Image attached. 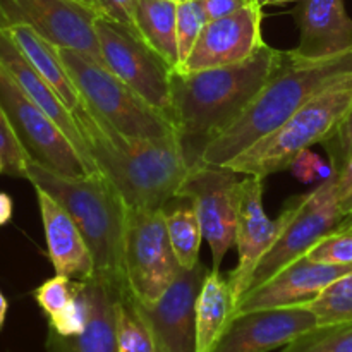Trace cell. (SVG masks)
<instances>
[{
  "mask_svg": "<svg viewBox=\"0 0 352 352\" xmlns=\"http://www.w3.org/2000/svg\"><path fill=\"white\" fill-rule=\"evenodd\" d=\"M322 144L325 146L330 162H332L333 174H337L349 162V158H352V109L346 113L332 136L323 141Z\"/></svg>",
  "mask_w": 352,
  "mask_h": 352,
  "instance_id": "34",
  "label": "cell"
},
{
  "mask_svg": "<svg viewBox=\"0 0 352 352\" xmlns=\"http://www.w3.org/2000/svg\"><path fill=\"white\" fill-rule=\"evenodd\" d=\"M81 2H85V3H89V6H91V0H81Z\"/></svg>",
  "mask_w": 352,
  "mask_h": 352,
  "instance_id": "45",
  "label": "cell"
},
{
  "mask_svg": "<svg viewBox=\"0 0 352 352\" xmlns=\"http://www.w3.org/2000/svg\"><path fill=\"white\" fill-rule=\"evenodd\" d=\"M95 31L103 65L170 119L174 69L136 31L117 21L98 14Z\"/></svg>",
  "mask_w": 352,
  "mask_h": 352,
  "instance_id": "10",
  "label": "cell"
},
{
  "mask_svg": "<svg viewBox=\"0 0 352 352\" xmlns=\"http://www.w3.org/2000/svg\"><path fill=\"white\" fill-rule=\"evenodd\" d=\"M138 2L140 0H91V6L100 16L109 17L136 31Z\"/></svg>",
  "mask_w": 352,
  "mask_h": 352,
  "instance_id": "35",
  "label": "cell"
},
{
  "mask_svg": "<svg viewBox=\"0 0 352 352\" xmlns=\"http://www.w3.org/2000/svg\"><path fill=\"white\" fill-rule=\"evenodd\" d=\"M0 157L3 162V172L7 175L26 179V167L30 164V158L21 146L2 103H0Z\"/></svg>",
  "mask_w": 352,
  "mask_h": 352,
  "instance_id": "32",
  "label": "cell"
},
{
  "mask_svg": "<svg viewBox=\"0 0 352 352\" xmlns=\"http://www.w3.org/2000/svg\"><path fill=\"white\" fill-rule=\"evenodd\" d=\"M0 64L10 72V76L16 79V82L23 88V91L40 109H43L52 117V120L64 131L65 136L71 140V143L74 144L76 150L79 151L81 158L85 160L89 174H100L91 155H89L88 146H86L85 140H82L81 133H79L78 126H76L72 113L69 112L64 102L58 98L54 88L34 71L33 65L21 54V50L16 47L12 38L7 34V31L3 28H0Z\"/></svg>",
  "mask_w": 352,
  "mask_h": 352,
  "instance_id": "21",
  "label": "cell"
},
{
  "mask_svg": "<svg viewBox=\"0 0 352 352\" xmlns=\"http://www.w3.org/2000/svg\"><path fill=\"white\" fill-rule=\"evenodd\" d=\"M203 9H205L208 21L220 19V17L230 16L241 9L260 3V0H201Z\"/></svg>",
  "mask_w": 352,
  "mask_h": 352,
  "instance_id": "37",
  "label": "cell"
},
{
  "mask_svg": "<svg viewBox=\"0 0 352 352\" xmlns=\"http://www.w3.org/2000/svg\"><path fill=\"white\" fill-rule=\"evenodd\" d=\"M26 179L69 212L81 230L95 263V277L126 285L122 263V236L126 203L102 174L65 177L30 162Z\"/></svg>",
  "mask_w": 352,
  "mask_h": 352,
  "instance_id": "4",
  "label": "cell"
},
{
  "mask_svg": "<svg viewBox=\"0 0 352 352\" xmlns=\"http://www.w3.org/2000/svg\"><path fill=\"white\" fill-rule=\"evenodd\" d=\"M126 285L112 284L100 277L85 282L88 299V323L78 336L64 337L48 330L47 352H119L116 332V299Z\"/></svg>",
  "mask_w": 352,
  "mask_h": 352,
  "instance_id": "20",
  "label": "cell"
},
{
  "mask_svg": "<svg viewBox=\"0 0 352 352\" xmlns=\"http://www.w3.org/2000/svg\"><path fill=\"white\" fill-rule=\"evenodd\" d=\"M315 327V315L306 306L241 313L232 316L212 352H270Z\"/></svg>",
  "mask_w": 352,
  "mask_h": 352,
  "instance_id": "16",
  "label": "cell"
},
{
  "mask_svg": "<svg viewBox=\"0 0 352 352\" xmlns=\"http://www.w3.org/2000/svg\"><path fill=\"white\" fill-rule=\"evenodd\" d=\"M287 206V223L278 239L272 244L270 250L256 265L246 292L260 287L292 261L305 256L323 236L332 232L344 219L339 206L333 174L309 195L294 196L289 199Z\"/></svg>",
  "mask_w": 352,
  "mask_h": 352,
  "instance_id": "8",
  "label": "cell"
},
{
  "mask_svg": "<svg viewBox=\"0 0 352 352\" xmlns=\"http://www.w3.org/2000/svg\"><path fill=\"white\" fill-rule=\"evenodd\" d=\"M208 23L201 0H179L177 2V52L179 69L188 60L203 28ZM177 69V71H179Z\"/></svg>",
  "mask_w": 352,
  "mask_h": 352,
  "instance_id": "29",
  "label": "cell"
},
{
  "mask_svg": "<svg viewBox=\"0 0 352 352\" xmlns=\"http://www.w3.org/2000/svg\"><path fill=\"white\" fill-rule=\"evenodd\" d=\"M206 267L201 263L191 270L181 268L177 278L153 305L138 308L153 330L157 347L164 352L196 351V301L201 291Z\"/></svg>",
  "mask_w": 352,
  "mask_h": 352,
  "instance_id": "15",
  "label": "cell"
},
{
  "mask_svg": "<svg viewBox=\"0 0 352 352\" xmlns=\"http://www.w3.org/2000/svg\"><path fill=\"white\" fill-rule=\"evenodd\" d=\"M339 206H340V212H342L344 217H346L347 213L352 212V191L347 192L344 198L339 199Z\"/></svg>",
  "mask_w": 352,
  "mask_h": 352,
  "instance_id": "41",
  "label": "cell"
},
{
  "mask_svg": "<svg viewBox=\"0 0 352 352\" xmlns=\"http://www.w3.org/2000/svg\"><path fill=\"white\" fill-rule=\"evenodd\" d=\"M126 284L141 305H153L181 272L168 239L164 208L126 210L122 236Z\"/></svg>",
  "mask_w": 352,
  "mask_h": 352,
  "instance_id": "7",
  "label": "cell"
},
{
  "mask_svg": "<svg viewBox=\"0 0 352 352\" xmlns=\"http://www.w3.org/2000/svg\"><path fill=\"white\" fill-rule=\"evenodd\" d=\"M306 256L318 263L352 265V229L332 230L323 236Z\"/></svg>",
  "mask_w": 352,
  "mask_h": 352,
  "instance_id": "33",
  "label": "cell"
},
{
  "mask_svg": "<svg viewBox=\"0 0 352 352\" xmlns=\"http://www.w3.org/2000/svg\"><path fill=\"white\" fill-rule=\"evenodd\" d=\"M82 100L120 133L150 140L175 138L174 124L103 64L72 48H57Z\"/></svg>",
  "mask_w": 352,
  "mask_h": 352,
  "instance_id": "6",
  "label": "cell"
},
{
  "mask_svg": "<svg viewBox=\"0 0 352 352\" xmlns=\"http://www.w3.org/2000/svg\"><path fill=\"white\" fill-rule=\"evenodd\" d=\"M291 2H302V0H260L261 6H284V3H291Z\"/></svg>",
  "mask_w": 352,
  "mask_h": 352,
  "instance_id": "43",
  "label": "cell"
},
{
  "mask_svg": "<svg viewBox=\"0 0 352 352\" xmlns=\"http://www.w3.org/2000/svg\"><path fill=\"white\" fill-rule=\"evenodd\" d=\"M347 229H352V212L347 213V215L340 220L339 226H337L333 230H347Z\"/></svg>",
  "mask_w": 352,
  "mask_h": 352,
  "instance_id": "42",
  "label": "cell"
},
{
  "mask_svg": "<svg viewBox=\"0 0 352 352\" xmlns=\"http://www.w3.org/2000/svg\"><path fill=\"white\" fill-rule=\"evenodd\" d=\"M336 175V189H337V196L344 198L347 192L352 191V158H349L346 165L340 168Z\"/></svg>",
  "mask_w": 352,
  "mask_h": 352,
  "instance_id": "38",
  "label": "cell"
},
{
  "mask_svg": "<svg viewBox=\"0 0 352 352\" xmlns=\"http://www.w3.org/2000/svg\"><path fill=\"white\" fill-rule=\"evenodd\" d=\"M96 17L95 7L81 0H0V28L26 24L57 48H72L103 64Z\"/></svg>",
  "mask_w": 352,
  "mask_h": 352,
  "instance_id": "12",
  "label": "cell"
},
{
  "mask_svg": "<svg viewBox=\"0 0 352 352\" xmlns=\"http://www.w3.org/2000/svg\"><path fill=\"white\" fill-rule=\"evenodd\" d=\"M72 117L96 168L129 208H165L189 174L175 138L150 140L120 133L81 100Z\"/></svg>",
  "mask_w": 352,
  "mask_h": 352,
  "instance_id": "2",
  "label": "cell"
},
{
  "mask_svg": "<svg viewBox=\"0 0 352 352\" xmlns=\"http://www.w3.org/2000/svg\"><path fill=\"white\" fill-rule=\"evenodd\" d=\"M34 191L54 270L74 280H91L95 277V263L81 230L57 199L40 188H34Z\"/></svg>",
  "mask_w": 352,
  "mask_h": 352,
  "instance_id": "19",
  "label": "cell"
},
{
  "mask_svg": "<svg viewBox=\"0 0 352 352\" xmlns=\"http://www.w3.org/2000/svg\"><path fill=\"white\" fill-rule=\"evenodd\" d=\"M164 210L168 239H170L175 258H177L181 268L191 270L199 263V248H201V241L205 239L195 206L188 199V205Z\"/></svg>",
  "mask_w": 352,
  "mask_h": 352,
  "instance_id": "26",
  "label": "cell"
},
{
  "mask_svg": "<svg viewBox=\"0 0 352 352\" xmlns=\"http://www.w3.org/2000/svg\"><path fill=\"white\" fill-rule=\"evenodd\" d=\"M3 30L12 38L16 47L26 57V60L33 65L34 71L54 88V91L64 102L69 112L78 109L82 96L76 88L67 69H65L57 47L45 40L40 33H36L33 28L26 26V24H14V26L3 28Z\"/></svg>",
  "mask_w": 352,
  "mask_h": 352,
  "instance_id": "22",
  "label": "cell"
},
{
  "mask_svg": "<svg viewBox=\"0 0 352 352\" xmlns=\"http://www.w3.org/2000/svg\"><path fill=\"white\" fill-rule=\"evenodd\" d=\"M347 72H352V50L318 60L299 58L284 50L278 67L246 112L206 148L203 164L227 165Z\"/></svg>",
  "mask_w": 352,
  "mask_h": 352,
  "instance_id": "3",
  "label": "cell"
},
{
  "mask_svg": "<svg viewBox=\"0 0 352 352\" xmlns=\"http://www.w3.org/2000/svg\"><path fill=\"white\" fill-rule=\"evenodd\" d=\"M289 219V206L278 219L270 220L263 208V179L244 175L239 186V208L236 223V246L239 260L230 272L229 284L236 305L246 292L254 268L272 244L278 239Z\"/></svg>",
  "mask_w": 352,
  "mask_h": 352,
  "instance_id": "13",
  "label": "cell"
},
{
  "mask_svg": "<svg viewBox=\"0 0 352 352\" xmlns=\"http://www.w3.org/2000/svg\"><path fill=\"white\" fill-rule=\"evenodd\" d=\"M179 0H140L136 31L174 71L179 69L177 52Z\"/></svg>",
  "mask_w": 352,
  "mask_h": 352,
  "instance_id": "24",
  "label": "cell"
},
{
  "mask_svg": "<svg viewBox=\"0 0 352 352\" xmlns=\"http://www.w3.org/2000/svg\"><path fill=\"white\" fill-rule=\"evenodd\" d=\"M284 50L265 43L253 57L226 67L172 74L175 141L189 170L203 164L206 148L246 112L282 60Z\"/></svg>",
  "mask_w": 352,
  "mask_h": 352,
  "instance_id": "1",
  "label": "cell"
},
{
  "mask_svg": "<svg viewBox=\"0 0 352 352\" xmlns=\"http://www.w3.org/2000/svg\"><path fill=\"white\" fill-rule=\"evenodd\" d=\"M352 265L318 263L301 256L278 272L277 275L261 284L260 287L246 292L236 305L234 315L258 309L291 308L306 306L311 302L327 285L342 275L351 274Z\"/></svg>",
  "mask_w": 352,
  "mask_h": 352,
  "instance_id": "17",
  "label": "cell"
},
{
  "mask_svg": "<svg viewBox=\"0 0 352 352\" xmlns=\"http://www.w3.org/2000/svg\"><path fill=\"white\" fill-rule=\"evenodd\" d=\"M7 311H9V301H7V298L3 296V292L0 291V332H2L3 325H6Z\"/></svg>",
  "mask_w": 352,
  "mask_h": 352,
  "instance_id": "40",
  "label": "cell"
},
{
  "mask_svg": "<svg viewBox=\"0 0 352 352\" xmlns=\"http://www.w3.org/2000/svg\"><path fill=\"white\" fill-rule=\"evenodd\" d=\"M289 170L302 182L315 181V179L322 174H325V177L329 179L330 175L333 174L332 168H327L325 165H323V162L320 160L318 155L313 153L311 150H306L302 151V153H299L298 157H296V160L291 164Z\"/></svg>",
  "mask_w": 352,
  "mask_h": 352,
  "instance_id": "36",
  "label": "cell"
},
{
  "mask_svg": "<svg viewBox=\"0 0 352 352\" xmlns=\"http://www.w3.org/2000/svg\"><path fill=\"white\" fill-rule=\"evenodd\" d=\"M280 352H352V322L316 325Z\"/></svg>",
  "mask_w": 352,
  "mask_h": 352,
  "instance_id": "28",
  "label": "cell"
},
{
  "mask_svg": "<svg viewBox=\"0 0 352 352\" xmlns=\"http://www.w3.org/2000/svg\"><path fill=\"white\" fill-rule=\"evenodd\" d=\"M0 103L30 162L65 177L89 175L85 160L64 131L23 91V88L2 64Z\"/></svg>",
  "mask_w": 352,
  "mask_h": 352,
  "instance_id": "9",
  "label": "cell"
},
{
  "mask_svg": "<svg viewBox=\"0 0 352 352\" xmlns=\"http://www.w3.org/2000/svg\"><path fill=\"white\" fill-rule=\"evenodd\" d=\"M239 175L227 165L201 164L189 170L177 192V198H188L195 206L215 272L230 248L236 246Z\"/></svg>",
  "mask_w": 352,
  "mask_h": 352,
  "instance_id": "11",
  "label": "cell"
},
{
  "mask_svg": "<svg viewBox=\"0 0 352 352\" xmlns=\"http://www.w3.org/2000/svg\"><path fill=\"white\" fill-rule=\"evenodd\" d=\"M292 14L299 28L292 55L318 60L352 50V19L344 0H302Z\"/></svg>",
  "mask_w": 352,
  "mask_h": 352,
  "instance_id": "18",
  "label": "cell"
},
{
  "mask_svg": "<svg viewBox=\"0 0 352 352\" xmlns=\"http://www.w3.org/2000/svg\"><path fill=\"white\" fill-rule=\"evenodd\" d=\"M306 308L315 315L316 325L352 322V272L327 285Z\"/></svg>",
  "mask_w": 352,
  "mask_h": 352,
  "instance_id": "27",
  "label": "cell"
},
{
  "mask_svg": "<svg viewBox=\"0 0 352 352\" xmlns=\"http://www.w3.org/2000/svg\"><path fill=\"white\" fill-rule=\"evenodd\" d=\"M116 332L119 352H157L153 330L127 287L116 299Z\"/></svg>",
  "mask_w": 352,
  "mask_h": 352,
  "instance_id": "25",
  "label": "cell"
},
{
  "mask_svg": "<svg viewBox=\"0 0 352 352\" xmlns=\"http://www.w3.org/2000/svg\"><path fill=\"white\" fill-rule=\"evenodd\" d=\"M3 172V162H2V157H0V174Z\"/></svg>",
  "mask_w": 352,
  "mask_h": 352,
  "instance_id": "44",
  "label": "cell"
},
{
  "mask_svg": "<svg viewBox=\"0 0 352 352\" xmlns=\"http://www.w3.org/2000/svg\"><path fill=\"white\" fill-rule=\"evenodd\" d=\"M88 323V299L85 292V282H76V294L72 301L62 311L48 318V330L64 337L78 336Z\"/></svg>",
  "mask_w": 352,
  "mask_h": 352,
  "instance_id": "30",
  "label": "cell"
},
{
  "mask_svg": "<svg viewBox=\"0 0 352 352\" xmlns=\"http://www.w3.org/2000/svg\"><path fill=\"white\" fill-rule=\"evenodd\" d=\"M76 282L78 280H74V278L57 274L34 289V301L40 306L41 311L47 315V318L57 315L72 301L76 294Z\"/></svg>",
  "mask_w": 352,
  "mask_h": 352,
  "instance_id": "31",
  "label": "cell"
},
{
  "mask_svg": "<svg viewBox=\"0 0 352 352\" xmlns=\"http://www.w3.org/2000/svg\"><path fill=\"white\" fill-rule=\"evenodd\" d=\"M12 198L7 192H0V227L6 226L12 219Z\"/></svg>",
  "mask_w": 352,
  "mask_h": 352,
  "instance_id": "39",
  "label": "cell"
},
{
  "mask_svg": "<svg viewBox=\"0 0 352 352\" xmlns=\"http://www.w3.org/2000/svg\"><path fill=\"white\" fill-rule=\"evenodd\" d=\"M157 352H164V351H160V349H158V347H157Z\"/></svg>",
  "mask_w": 352,
  "mask_h": 352,
  "instance_id": "46",
  "label": "cell"
},
{
  "mask_svg": "<svg viewBox=\"0 0 352 352\" xmlns=\"http://www.w3.org/2000/svg\"><path fill=\"white\" fill-rule=\"evenodd\" d=\"M261 23V3H253L230 16L208 21L179 72L226 67L248 60L265 45Z\"/></svg>",
  "mask_w": 352,
  "mask_h": 352,
  "instance_id": "14",
  "label": "cell"
},
{
  "mask_svg": "<svg viewBox=\"0 0 352 352\" xmlns=\"http://www.w3.org/2000/svg\"><path fill=\"white\" fill-rule=\"evenodd\" d=\"M352 109V72L340 76L284 124L227 164L241 175L265 179L287 170L299 153L332 136Z\"/></svg>",
  "mask_w": 352,
  "mask_h": 352,
  "instance_id": "5",
  "label": "cell"
},
{
  "mask_svg": "<svg viewBox=\"0 0 352 352\" xmlns=\"http://www.w3.org/2000/svg\"><path fill=\"white\" fill-rule=\"evenodd\" d=\"M236 309L232 289L220 272H208L196 301V351L212 352L229 327Z\"/></svg>",
  "mask_w": 352,
  "mask_h": 352,
  "instance_id": "23",
  "label": "cell"
}]
</instances>
